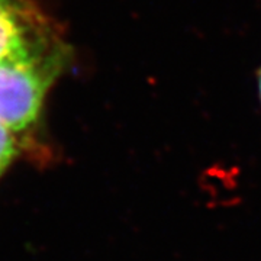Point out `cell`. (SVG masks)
<instances>
[{
	"instance_id": "1",
	"label": "cell",
	"mask_w": 261,
	"mask_h": 261,
	"mask_svg": "<svg viewBox=\"0 0 261 261\" xmlns=\"http://www.w3.org/2000/svg\"><path fill=\"white\" fill-rule=\"evenodd\" d=\"M70 47L47 56L0 61V126L22 134L37 123L49 89L70 64Z\"/></svg>"
},
{
	"instance_id": "2",
	"label": "cell",
	"mask_w": 261,
	"mask_h": 261,
	"mask_svg": "<svg viewBox=\"0 0 261 261\" xmlns=\"http://www.w3.org/2000/svg\"><path fill=\"white\" fill-rule=\"evenodd\" d=\"M68 48L47 15L31 0H0V61L47 56Z\"/></svg>"
},
{
	"instance_id": "3",
	"label": "cell",
	"mask_w": 261,
	"mask_h": 261,
	"mask_svg": "<svg viewBox=\"0 0 261 261\" xmlns=\"http://www.w3.org/2000/svg\"><path fill=\"white\" fill-rule=\"evenodd\" d=\"M19 154L18 135L0 126V176Z\"/></svg>"
},
{
	"instance_id": "4",
	"label": "cell",
	"mask_w": 261,
	"mask_h": 261,
	"mask_svg": "<svg viewBox=\"0 0 261 261\" xmlns=\"http://www.w3.org/2000/svg\"><path fill=\"white\" fill-rule=\"evenodd\" d=\"M257 80H258V93H260V102H261V67L257 71Z\"/></svg>"
}]
</instances>
